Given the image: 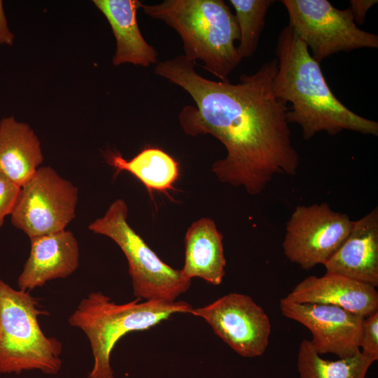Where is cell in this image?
<instances>
[{
  "mask_svg": "<svg viewBox=\"0 0 378 378\" xmlns=\"http://www.w3.org/2000/svg\"><path fill=\"white\" fill-rule=\"evenodd\" d=\"M195 64L181 55L158 62L155 73L183 89L195 102L178 115L184 132L210 134L225 148L226 156L212 165L216 177L256 195L275 175H295L300 157L291 141L288 106L273 91L277 59L241 75L236 84L206 78Z\"/></svg>",
  "mask_w": 378,
  "mask_h": 378,
  "instance_id": "cell-1",
  "label": "cell"
},
{
  "mask_svg": "<svg viewBox=\"0 0 378 378\" xmlns=\"http://www.w3.org/2000/svg\"><path fill=\"white\" fill-rule=\"evenodd\" d=\"M277 71L273 91L284 105L288 123L298 124L305 140L326 132L336 135L343 130L378 135V122L353 112L332 93L320 62L288 25L279 34L276 47Z\"/></svg>",
  "mask_w": 378,
  "mask_h": 378,
  "instance_id": "cell-2",
  "label": "cell"
},
{
  "mask_svg": "<svg viewBox=\"0 0 378 378\" xmlns=\"http://www.w3.org/2000/svg\"><path fill=\"white\" fill-rule=\"evenodd\" d=\"M148 17L160 20L180 36L184 55L217 77L230 81V73L242 59L235 45L239 33L237 20L223 0H164L144 4Z\"/></svg>",
  "mask_w": 378,
  "mask_h": 378,
  "instance_id": "cell-3",
  "label": "cell"
},
{
  "mask_svg": "<svg viewBox=\"0 0 378 378\" xmlns=\"http://www.w3.org/2000/svg\"><path fill=\"white\" fill-rule=\"evenodd\" d=\"M136 298L118 304L100 291L90 293L69 318V325L80 328L89 340L94 365L89 378H113L111 354L118 340L134 331L150 329L176 313H190L185 301L167 302Z\"/></svg>",
  "mask_w": 378,
  "mask_h": 378,
  "instance_id": "cell-4",
  "label": "cell"
},
{
  "mask_svg": "<svg viewBox=\"0 0 378 378\" xmlns=\"http://www.w3.org/2000/svg\"><path fill=\"white\" fill-rule=\"evenodd\" d=\"M47 314L29 291L15 290L0 279V373L59 371L62 343L46 336L38 320Z\"/></svg>",
  "mask_w": 378,
  "mask_h": 378,
  "instance_id": "cell-5",
  "label": "cell"
},
{
  "mask_svg": "<svg viewBox=\"0 0 378 378\" xmlns=\"http://www.w3.org/2000/svg\"><path fill=\"white\" fill-rule=\"evenodd\" d=\"M128 206L122 199L115 200L104 215L88 225L91 232L116 243L125 254L136 298L174 302L191 285L181 270L163 262L127 221Z\"/></svg>",
  "mask_w": 378,
  "mask_h": 378,
  "instance_id": "cell-6",
  "label": "cell"
},
{
  "mask_svg": "<svg viewBox=\"0 0 378 378\" xmlns=\"http://www.w3.org/2000/svg\"><path fill=\"white\" fill-rule=\"evenodd\" d=\"M281 2L288 14V26L318 62L340 51L378 47V36L359 29L349 8L338 9L327 0Z\"/></svg>",
  "mask_w": 378,
  "mask_h": 378,
  "instance_id": "cell-7",
  "label": "cell"
},
{
  "mask_svg": "<svg viewBox=\"0 0 378 378\" xmlns=\"http://www.w3.org/2000/svg\"><path fill=\"white\" fill-rule=\"evenodd\" d=\"M78 188L50 166L40 167L21 187L11 223L29 238L66 230L76 217Z\"/></svg>",
  "mask_w": 378,
  "mask_h": 378,
  "instance_id": "cell-8",
  "label": "cell"
},
{
  "mask_svg": "<svg viewBox=\"0 0 378 378\" xmlns=\"http://www.w3.org/2000/svg\"><path fill=\"white\" fill-rule=\"evenodd\" d=\"M352 225L348 214L328 203L297 206L286 223L284 253L303 270L324 265L345 241Z\"/></svg>",
  "mask_w": 378,
  "mask_h": 378,
  "instance_id": "cell-9",
  "label": "cell"
},
{
  "mask_svg": "<svg viewBox=\"0 0 378 378\" xmlns=\"http://www.w3.org/2000/svg\"><path fill=\"white\" fill-rule=\"evenodd\" d=\"M191 314L204 318L214 332L243 357L262 356L269 344L270 318L248 295L231 293Z\"/></svg>",
  "mask_w": 378,
  "mask_h": 378,
  "instance_id": "cell-10",
  "label": "cell"
},
{
  "mask_svg": "<svg viewBox=\"0 0 378 378\" xmlns=\"http://www.w3.org/2000/svg\"><path fill=\"white\" fill-rule=\"evenodd\" d=\"M279 305L284 316L310 330V342L319 355L332 354L344 358L360 351L364 317L334 305L298 303L285 298L281 299Z\"/></svg>",
  "mask_w": 378,
  "mask_h": 378,
  "instance_id": "cell-11",
  "label": "cell"
},
{
  "mask_svg": "<svg viewBox=\"0 0 378 378\" xmlns=\"http://www.w3.org/2000/svg\"><path fill=\"white\" fill-rule=\"evenodd\" d=\"M28 259L18 279L20 290L30 291L48 281L64 279L79 265V246L74 233L62 230L31 237Z\"/></svg>",
  "mask_w": 378,
  "mask_h": 378,
  "instance_id": "cell-12",
  "label": "cell"
},
{
  "mask_svg": "<svg viewBox=\"0 0 378 378\" xmlns=\"http://www.w3.org/2000/svg\"><path fill=\"white\" fill-rule=\"evenodd\" d=\"M326 272L378 286V208L357 220L337 251L323 265Z\"/></svg>",
  "mask_w": 378,
  "mask_h": 378,
  "instance_id": "cell-13",
  "label": "cell"
},
{
  "mask_svg": "<svg viewBox=\"0 0 378 378\" xmlns=\"http://www.w3.org/2000/svg\"><path fill=\"white\" fill-rule=\"evenodd\" d=\"M285 298L298 303L334 305L363 317L378 312L374 287L329 272L319 277L307 276Z\"/></svg>",
  "mask_w": 378,
  "mask_h": 378,
  "instance_id": "cell-14",
  "label": "cell"
},
{
  "mask_svg": "<svg viewBox=\"0 0 378 378\" xmlns=\"http://www.w3.org/2000/svg\"><path fill=\"white\" fill-rule=\"evenodd\" d=\"M108 22L115 39L112 62L115 66L129 63L148 67L156 64L158 53L143 36L137 22L139 0H94Z\"/></svg>",
  "mask_w": 378,
  "mask_h": 378,
  "instance_id": "cell-15",
  "label": "cell"
},
{
  "mask_svg": "<svg viewBox=\"0 0 378 378\" xmlns=\"http://www.w3.org/2000/svg\"><path fill=\"white\" fill-rule=\"evenodd\" d=\"M223 239L212 219L203 217L193 222L184 238L183 274L190 279L198 277L214 286L220 285L226 265Z\"/></svg>",
  "mask_w": 378,
  "mask_h": 378,
  "instance_id": "cell-16",
  "label": "cell"
},
{
  "mask_svg": "<svg viewBox=\"0 0 378 378\" xmlns=\"http://www.w3.org/2000/svg\"><path fill=\"white\" fill-rule=\"evenodd\" d=\"M43 155L41 142L27 123L13 116L0 121V171L19 187L41 167Z\"/></svg>",
  "mask_w": 378,
  "mask_h": 378,
  "instance_id": "cell-17",
  "label": "cell"
},
{
  "mask_svg": "<svg viewBox=\"0 0 378 378\" xmlns=\"http://www.w3.org/2000/svg\"><path fill=\"white\" fill-rule=\"evenodd\" d=\"M106 162L116 173L127 172L139 179L152 195L153 191L167 193L174 189L179 177V164L170 155L157 147H147L130 160L119 153L110 152Z\"/></svg>",
  "mask_w": 378,
  "mask_h": 378,
  "instance_id": "cell-18",
  "label": "cell"
},
{
  "mask_svg": "<svg viewBox=\"0 0 378 378\" xmlns=\"http://www.w3.org/2000/svg\"><path fill=\"white\" fill-rule=\"evenodd\" d=\"M373 363L360 351L335 361L324 360L310 340H303L299 348L297 368L300 378H365Z\"/></svg>",
  "mask_w": 378,
  "mask_h": 378,
  "instance_id": "cell-19",
  "label": "cell"
},
{
  "mask_svg": "<svg viewBox=\"0 0 378 378\" xmlns=\"http://www.w3.org/2000/svg\"><path fill=\"white\" fill-rule=\"evenodd\" d=\"M235 10L239 38L237 46L241 59L252 56L257 50L265 18L273 0H230Z\"/></svg>",
  "mask_w": 378,
  "mask_h": 378,
  "instance_id": "cell-20",
  "label": "cell"
},
{
  "mask_svg": "<svg viewBox=\"0 0 378 378\" xmlns=\"http://www.w3.org/2000/svg\"><path fill=\"white\" fill-rule=\"evenodd\" d=\"M360 352L374 362L378 359V312L364 317L359 342Z\"/></svg>",
  "mask_w": 378,
  "mask_h": 378,
  "instance_id": "cell-21",
  "label": "cell"
},
{
  "mask_svg": "<svg viewBox=\"0 0 378 378\" xmlns=\"http://www.w3.org/2000/svg\"><path fill=\"white\" fill-rule=\"evenodd\" d=\"M21 188L0 171V229L5 218L11 214Z\"/></svg>",
  "mask_w": 378,
  "mask_h": 378,
  "instance_id": "cell-22",
  "label": "cell"
},
{
  "mask_svg": "<svg viewBox=\"0 0 378 378\" xmlns=\"http://www.w3.org/2000/svg\"><path fill=\"white\" fill-rule=\"evenodd\" d=\"M377 3V0H351L349 8L356 24H363L368 11Z\"/></svg>",
  "mask_w": 378,
  "mask_h": 378,
  "instance_id": "cell-23",
  "label": "cell"
},
{
  "mask_svg": "<svg viewBox=\"0 0 378 378\" xmlns=\"http://www.w3.org/2000/svg\"><path fill=\"white\" fill-rule=\"evenodd\" d=\"M15 36L10 31L3 7V1L0 0V45L12 46Z\"/></svg>",
  "mask_w": 378,
  "mask_h": 378,
  "instance_id": "cell-24",
  "label": "cell"
}]
</instances>
